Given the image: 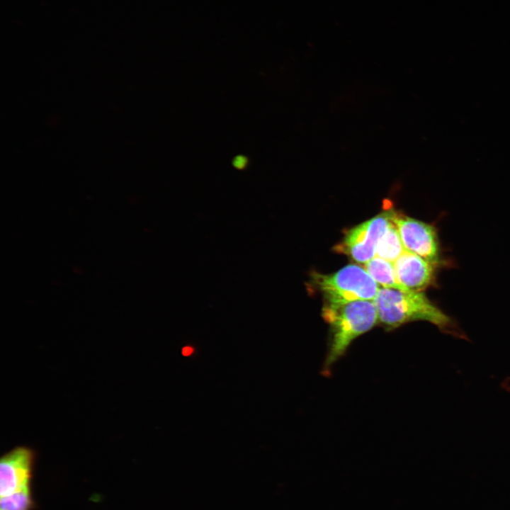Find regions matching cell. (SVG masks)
<instances>
[{"label":"cell","instance_id":"30bf717a","mask_svg":"<svg viewBox=\"0 0 510 510\" xmlns=\"http://www.w3.org/2000/svg\"><path fill=\"white\" fill-rule=\"evenodd\" d=\"M34 507L31 487L1 497L0 510H33Z\"/></svg>","mask_w":510,"mask_h":510},{"label":"cell","instance_id":"8fae6325","mask_svg":"<svg viewBox=\"0 0 510 510\" xmlns=\"http://www.w3.org/2000/svg\"><path fill=\"white\" fill-rule=\"evenodd\" d=\"M193 352V348L190 346H186L182 349V354L185 356H189Z\"/></svg>","mask_w":510,"mask_h":510},{"label":"cell","instance_id":"7a4b0ae2","mask_svg":"<svg viewBox=\"0 0 510 510\" xmlns=\"http://www.w3.org/2000/svg\"><path fill=\"white\" fill-rule=\"evenodd\" d=\"M373 302L379 323L387 330L412 322L426 321L442 332L460 334L452 318L431 301L424 291L382 287Z\"/></svg>","mask_w":510,"mask_h":510},{"label":"cell","instance_id":"6da1fadb","mask_svg":"<svg viewBox=\"0 0 510 510\" xmlns=\"http://www.w3.org/2000/svg\"><path fill=\"white\" fill-rule=\"evenodd\" d=\"M322 317L329 326V341L322 369L323 374H329L351 344L379 323L378 315L373 300H360L324 301Z\"/></svg>","mask_w":510,"mask_h":510},{"label":"cell","instance_id":"3957f363","mask_svg":"<svg viewBox=\"0 0 510 510\" xmlns=\"http://www.w3.org/2000/svg\"><path fill=\"white\" fill-rule=\"evenodd\" d=\"M311 279L324 301L374 300L380 288L364 268L355 264L333 273H312Z\"/></svg>","mask_w":510,"mask_h":510},{"label":"cell","instance_id":"5b68a950","mask_svg":"<svg viewBox=\"0 0 510 510\" xmlns=\"http://www.w3.org/2000/svg\"><path fill=\"white\" fill-rule=\"evenodd\" d=\"M390 222L388 210L351 228L345 233L342 241L334 247L335 251L348 255L359 263L368 262L376 256L378 241Z\"/></svg>","mask_w":510,"mask_h":510},{"label":"cell","instance_id":"9c48e42d","mask_svg":"<svg viewBox=\"0 0 510 510\" xmlns=\"http://www.w3.org/2000/svg\"><path fill=\"white\" fill-rule=\"evenodd\" d=\"M404 250L397 228L390 220L386 231L378 241L376 256L394 263Z\"/></svg>","mask_w":510,"mask_h":510},{"label":"cell","instance_id":"277c9868","mask_svg":"<svg viewBox=\"0 0 510 510\" xmlns=\"http://www.w3.org/2000/svg\"><path fill=\"white\" fill-rule=\"evenodd\" d=\"M390 220L396 225L406 250L416 254L437 266H448L441 247L436 227L429 223L390 210Z\"/></svg>","mask_w":510,"mask_h":510},{"label":"cell","instance_id":"8992f818","mask_svg":"<svg viewBox=\"0 0 510 510\" xmlns=\"http://www.w3.org/2000/svg\"><path fill=\"white\" fill-rule=\"evenodd\" d=\"M35 463L33 450L18 446L4 454L0 462L1 497L30 487Z\"/></svg>","mask_w":510,"mask_h":510},{"label":"cell","instance_id":"52a82bcc","mask_svg":"<svg viewBox=\"0 0 510 510\" xmlns=\"http://www.w3.org/2000/svg\"><path fill=\"white\" fill-rule=\"evenodd\" d=\"M393 264L397 280L409 290L424 291L436 283L439 267L415 253L405 249Z\"/></svg>","mask_w":510,"mask_h":510},{"label":"cell","instance_id":"ba28073f","mask_svg":"<svg viewBox=\"0 0 510 510\" xmlns=\"http://www.w3.org/2000/svg\"><path fill=\"white\" fill-rule=\"evenodd\" d=\"M373 280L382 288L400 290H408L402 285L396 276L393 263L375 256L364 264L363 267Z\"/></svg>","mask_w":510,"mask_h":510}]
</instances>
